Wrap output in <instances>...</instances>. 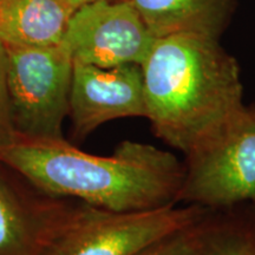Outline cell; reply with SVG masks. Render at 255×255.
I'll return each instance as SVG.
<instances>
[{
  "mask_svg": "<svg viewBox=\"0 0 255 255\" xmlns=\"http://www.w3.org/2000/svg\"><path fill=\"white\" fill-rule=\"evenodd\" d=\"M141 68L145 119L183 158L221 141L246 108L238 60L216 38H156Z\"/></svg>",
  "mask_w": 255,
  "mask_h": 255,
  "instance_id": "obj_1",
  "label": "cell"
},
{
  "mask_svg": "<svg viewBox=\"0 0 255 255\" xmlns=\"http://www.w3.org/2000/svg\"><path fill=\"white\" fill-rule=\"evenodd\" d=\"M0 162L38 190L113 212L178 205L183 159L148 143L124 139L109 156L79 150L65 138L23 136L0 150Z\"/></svg>",
  "mask_w": 255,
  "mask_h": 255,
  "instance_id": "obj_2",
  "label": "cell"
},
{
  "mask_svg": "<svg viewBox=\"0 0 255 255\" xmlns=\"http://www.w3.org/2000/svg\"><path fill=\"white\" fill-rule=\"evenodd\" d=\"M194 205L113 212L78 202L70 206L41 255H135L169 233L208 213Z\"/></svg>",
  "mask_w": 255,
  "mask_h": 255,
  "instance_id": "obj_3",
  "label": "cell"
},
{
  "mask_svg": "<svg viewBox=\"0 0 255 255\" xmlns=\"http://www.w3.org/2000/svg\"><path fill=\"white\" fill-rule=\"evenodd\" d=\"M6 73L17 135L62 139L69 116L73 62L63 45L6 47Z\"/></svg>",
  "mask_w": 255,
  "mask_h": 255,
  "instance_id": "obj_4",
  "label": "cell"
},
{
  "mask_svg": "<svg viewBox=\"0 0 255 255\" xmlns=\"http://www.w3.org/2000/svg\"><path fill=\"white\" fill-rule=\"evenodd\" d=\"M177 203L210 210L235 208L255 197V103L221 141L183 158Z\"/></svg>",
  "mask_w": 255,
  "mask_h": 255,
  "instance_id": "obj_5",
  "label": "cell"
},
{
  "mask_svg": "<svg viewBox=\"0 0 255 255\" xmlns=\"http://www.w3.org/2000/svg\"><path fill=\"white\" fill-rule=\"evenodd\" d=\"M155 39L131 0H97L72 12L62 45L73 63L113 68L141 65Z\"/></svg>",
  "mask_w": 255,
  "mask_h": 255,
  "instance_id": "obj_6",
  "label": "cell"
},
{
  "mask_svg": "<svg viewBox=\"0 0 255 255\" xmlns=\"http://www.w3.org/2000/svg\"><path fill=\"white\" fill-rule=\"evenodd\" d=\"M143 75L139 64L113 68L73 63L69 117L77 138L110 121L145 119Z\"/></svg>",
  "mask_w": 255,
  "mask_h": 255,
  "instance_id": "obj_7",
  "label": "cell"
},
{
  "mask_svg": "<svg viewBox=\"0 0 255 255\" xmlns=\"http://www.w3.org/2000/svg\"><path fill=\"white\" fill-rule=\"evenodd\" d=\"M0 162V255H41L70 208Z\"/></svg>",
  "mask_w": 255,
  "mask_h": 255,
  "instance_id": "obj_8",
  "label": "cell"
},
{
  "mask_svg": "<svg viewBox=\"0 0 255 255\" xmlns=\"http://www.w3.org/2000/svg\"><path fill=\"white\" fill-rule=\"evenodd\" d=\"M73 11L64 0H0V43L6 47L62 45Z\"/></svg>",
  "mask_w": 255,
  "mask_h": 255,
  "instance_id": "obj_9",
  "label": "cell"
},
{
  "mask_svg": "<svg viewBox=\"0 0 255 255\" xmlns=\"http://www.w3.org/2000/svg\"><path fill=\"white\" fill-rule=\"evenodd\" d=\"M155 38L194 33L219 39L227 28L234 0H131Z\"/></svg>",
  "mask_w": 255,
  "mask_h": 255,
  "instance_id": "obj_10",
  "label": "cell"
},
{
  "mask_svg": "<svg viewBox=\"0 0 255 255\" xmlns=\"http://www.w3.org/2000/svg\"><path fill=\"white\" fill-rule=\"evenodd\" d=\"M203 255H255L240 207L208 213Z\"/></svg>",
  "mask_w": 255,
  "mask_h": 255,
  "instance_id": "obj_11",
  "label": "cell"
},
{
  "mask_svg": "<svg viewBox=\"0 0 255 255\" xmlns=\"http://www.w3.org/2000/svg\"><path fill=\"white\" fill-rule=\"evenodd\" d=\"M208 213L196 221L158 239L135 255H203Z\"/></svg>",
  "mask_w": 255,
  "mask_h": 255,
  "instance_id": "obj_12",
  "label": "cell"
},
{
  "mask_svg": "<svg viewBox=\"0 0 255 255\" xmlns=\"http://www.w3.org/2000/svg\"><path fill=\"white\" fill-rule=\"evenodd\" d=\"M11 102H9L7 73H6V50L0 43V150L15 138Z\"/></svg>",
  "mask_w": 255,
  "mask_h": 255,
  "instance_id": "obj_13",
  "label": "cell"
},
{
  "mask_svg": "<svg viewBox=\"0 0 255 255\" xmlns=\"http://www.w3.org/2000/svg\"><path fill=\"white\" fill-rule=\"evenodd\" d=\"M239 207H240L241 214L244 216L245 223H246L248 233H250L252 242H253L255 248V197L252 199L250 202Z\"/></svg>",
  "mask_w": 255,
  "mask_h": 255,
  "instance_id": "obj_14",
  "label": "cell"
},
{
  "mask_svg": "<svg viewBox=\"0 0 255 255\" xmlns=\"http://www.w3.org/2000/svg\"><path fill=\"white\" fill-rule=\"evenodd\" d=\"M64 1H65L72 9H76L81 7L83 5H87V4H90V2L97 1V0H64Z\"/></svg>",
  "mask_w": 255,
  "mask_h": 255,
  "instance_id": "obj_15",
  "label": "cell"
}]
</instances>
